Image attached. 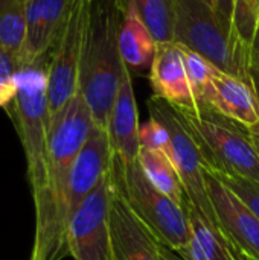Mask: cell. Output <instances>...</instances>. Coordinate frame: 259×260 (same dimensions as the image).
I'll return each mask as SVG.
<instances>
[{"mask_svg": "<svg viewBox=\"0 0 259 260\" xmlns=\"http://www.w3.org/2000/svg\"><path fill=\"white\" fill-rule=\"evenodd\" d=\"M250 73L252 78L259 81V26L250 44Z\"/></svg>", "mask_w": 259, "mask_h": 260, "instance_id": "83f0119b", "label": "cell"}, {"mask_svg": "<svg viewBox=\"0 0 259 260\" xmlns=\"http://www.w3.org/2000/svg\"><path fill=\"white\" fill-rule=\"evenodd\" d=\"M75 0H26V37L21 66L49 64Z\"/></svg>", "mask_w": 259, "mask_h": 260, "instance_id": "30bf717a", "label": "cell"}, {"mask_svg": "<svg viewBox=\"0 0 259 260\" xmlns=\"http://www.w3.org/2000/svg\"><path fill=\"white\" fill-rule=\"evenodd\" d=\"M205 175L221 233L241 253L259 260V218L217 175L206 169Z\"/></svg>", "mask_w": 259, "mask_h": 260, "instance_id": "8fae6325", "label": "cell"}, {"mask_svg": "<svg viewBox=\"0 0 259 260\" xmlns=\"http://www.w3.org/2000/svg\"><path fill=\"white\" fill-rule=\"evenodd\" d=\"M180 46H182V50H183V55H185V64H186L188 76H189L195 99H197L198 105H202V102H200L202 93H203V90H205V87H206L215 66L211 61H208L205 56L197 53L195 50H192V49H189V47H186L183 44H180Z\"/></svg>", "mask_w": 259, "mask_h": 260, "instance_id": "cb8c5ba5", "label": "cell"}, {"mask_svg": "<svg viewBox=\"0 0 259 260\" xmlns=\"http://www.w3.org/2000/svg\"><path fill=\"white\" fill-rule=\"evenodd\" d=\"M110 172L114 187L160 245L174 251L188 245L192 230L186 206L177 204L157 190L145 177L137 160L124 165L113 158Z\"/></svg>", "mask_w": 259, "mask_h": 260, "instance_id": "5b68a950", "label": "cell"}, {"mask_svg": "<svg viewBox=\"0 0 259 260\" xmlns=\"http://www.w3.org/2000/svg\"><path fill=\"white\" fill-rule=\"evenodd\" d=\"M24 37L26 0H0V44L20 55Z\"/></svg>", "mask_w": 259, "mask_h": 260, "instance_id": "44dd1931", "label": "cell"}, {"mask_svg": "<svg viewBox=\"0 0 259 260\" xmlns=\"http://www.w3.org/2000/svg\"><path fill=\"white\" fill-rule=\"evenodd\" d=\"M137 161L148 181L157 190H160L163 195H166L177 204L186 206V193L183 183L176 166L165 152L140 148Z\"/></svg>", "mask_w": 259, "mask_h": 260, "instance_id": "ac0fdd59", "label": "cell"}, {"mask_svg": "<svg viewBox=\"0 0 259 260\" xmlns=\"http://www.w3.org/2000/svg\"><path fill=\"white\" fill-rule=\"evenodd\" d=\"M148 110L151 117L157 119L169 134L168 157L180 175L186 193V201L217 229H220L214 206L208 193L203 155L192 133L182 120L177 108L168 101L153 96L148 101Z\"/></svg>", "mask_w": 259, "mask_h": 260, "instance_id": "52a82bcc", "label": "cell"}, {"mask_svg": "<svg viewBox=\"0 0 259 260\" xmlns=\"http://www.w3.org/2000/svg\"><path fill=\"white\" fill-rule=\"evenodd\" d=\"M139 129V111L133 88V78L130 67L124 64L121 84L107 125L113 158L119 160L124 165L137 160L140 151Z\"/></svg>", "mask_w": 259, "mask_h": 260, "instance_id": "5bb4252c", "label": "cell"}, {"mask_svg": "<svg viewBox=\"0 0 259 260\" xmlns=\"http://www.w3.org/2000/svg\"><path fill=\"white\" fill-rule=\"evenodd\" d=\"M150 82L154 96L176 107H200L185 64V55L179 43H159L150 67Z\"/></svg>", "mask_w": 259, "mask_h": 260, "instance_id": "9a60e30c", "label": "cell"}, {"mask_svg": "<svg viewBox=\"0 0 259 260\" xmlns=\"http://www.w3.org/2000/svg\"><path fill=\"white\" fill-rule=\"evenodd\" d=\"M205 2H206V3H209L211 6H214V8L218 11V8H217V0H205Z\"/></svg>", "mask_w": 259, "mask_h": 260, "instance_id": "836d02e7", "label": "cell"}, {"mask_svg": "<svg viewBox=\"0 0 259 260\" xmlns=\"http://www.w3.org/2000/svg\"><path fill=\"white\" fill-rule=\"evenodd\" d=\"M31 260H40V257H38V254H35V253L32 251V254H31Z\"/></svg>", "mask_w": 259, "mask_h": 260, "instance_id": "e575fe53", "label": "cell"}, {"mask_svg": "<svg viewBox=\"0 0 259 260\" xmlns=\"http://www.w3.org/2000/svg\"><path fill=\"white\" fill-rule=\"evenodd\" d=\"M137 14L159 43L174 41V0H131Z\"/></svg>", "mask_w": 259, "mask_h": 260, "instance_id": "ffe728a7", "label": "cell"}, {"mask_svg": "<svg viewBox=\"0 0 259 260\" xmlns=\"http://www.w3.org/2000/svg\"><path fill=\"white\" fill-rule=\"evenodd\" d=\"M110 225L114 260H162L159 241L139 221L116 187L110 212Z\"/></svg>", "mask_w": 259, "mask_h": 260, "instance_id": "2e32d148", "label": "cell"}, {"mask_svg": "<svg viewBox=\"0 0 259 260\" xmlns=\"http://www.w3.org/2000/svg\"><path fill=\"white\" fill-rule=\"evenodd\" d=\"M114 195L111 172L72 215L67 233V254L73 260H114L110 212Z\"/></svg>", "mask_w": 259, "mask_h": 260, "instance_id": "ba28073f", "label": "cell"}, {"mask_svg": "<svg viewBox=\"0 0 259 260\" xmlns=\"http://www.w3.org/2000/svg\"><path fill=\"white\" fill-rule=\"evenodd\" d=\"M47 67L49 64L21 66L15 78L17 91L12 101L34 201L44 192L47 172Z\"/></svg>", "mask_w": 259, "mask_h": 260, "instance_id": "8992f818", "label": "cell"}, {"mask_svg": "<svg viewBox=\"0 0 259 260\" xmlns=\"http://www.w3.org/2000/svg\"><path fill=\"white\" fill-rule=\"evenodd\" d=\"M156 47L157 41L154 40L147 24L142 21L134 3L131 0H127L119 35V49L122 59L131 69H145L148 66L151 67Z\"/></svg>", "mask_w": 259, "mask_h": 260, "instance_id": "e0dca14e", "label": "cell"}, {"mask_svg": "<svg viewBox=\"0 0 259 260\" xmlns=\"http://www.w3.org/2000/svg\"><path fill=\"white\" fill-rule=\"evenodd\" d=\"M20 69L18 55L0 44V108L12 104L17 91L15 78Z\"/></svg>", "mask_w": 259, "mask_h": 260, "instance_id": "603a6c76", "label": "cell"}, {"mask_svg": "<svg viewBox=\"0 0 259 260\" xmlns=\"http://www.w3.org/2000/svg\"><path fill=\"white\" fill-rule=\"evenodd\" d=\"M177 253H179V256H182L185 260H211L209 256H208V253L205 251L203 245L200 244V241L195 238L194 233H192V238L188 242V245L183 247Z\"/></svg>", "mask_w": 259, "mask_h": 260, "instance_id": "4316f807", "label": "cell"}, {"mask_svg": "<svg viewBox=\"0 0 259 260\" xmlns=\"http://www.w3.org/2000/svg\"><path fill=\"white\" fill-rule=\"evenodd\" d=\"M208 171V169H206ZM212 172V171H209ZM234 193H237L241 201L259 218V183L255 180L241 177V175H226V174H215Z\"/></svg>", "mask_w": 259, "mask_h": 260, "instance_id": "d4e9b609", "label": "cell"}, {"mask_svg": "<svg viewBox=\"0 0 259 260\" xmlns=\"http://www.w3.org/2000/svg\"><path fill=\"white\" fill-rule=\"evenodd\" d=\"M174 43L183 44L217 69L250 84V46L205 0H174Z\"/></svg>", "mask_w": 259, "mask_h": 260, "instance_id": "3957f363", "label": "cell"}, {"mask_svg": "<svg viewBox=\"0 0 259 260\" xmlns=\"http://www.w3.org/2000/svg\"><path fill=\"white\" fill-rule=\"evenodd\" d=\"M125 3L127 0H90L89 6L78 90L92 111L95 126L104 129L125 64L119 49Z\"/></svg>", "mask_w": 259, "mask_h": 260, "instance_id": "7a4b0ae2", "label": "cell"}, {"mask_svg": "<svg viewBox=\"0 0 259 260\" xmlns=\"http://www.w3.org/2000/svg\"><path fill=\"white\" fill-rule=\"evenodd\" d=\"M188 218L191 224V230L195 238L203 245L211 260H241L237 247L217 229L209 219H206L195 207H192L186 201Z\"/></svg>", "mask_w": 259, "mask_h": 260, "instance_id": "d6986e66", "label": "cell"}, {"mask_svg": "<svg viewBox=\"0 0 259 260\" xmlns=\"http://www.w3.org/2000/svg\"><path fill=\"white\" fill-rule=\"evenodd\" d=\"M139 142L140 148L162 151L168 155L169 151V134L166 128L154 117H150L148 122L140 125L139 129Z\"/></svg>", "mask_w": 259, "mask_h": 260, "instance_id": "484cf974", "label": "cell"}, {"mask_svg": "<svg viewBox=\"0 0 259 260\" xmlns=\"http://www.w3.org/2000/svg\"><path fill=\"white\" fill-rule=\"evenodd\" d=\"M111 163L113 151L108 133L104 128L95 126L70 169L66 192V215L69 221L82 201L110 172Z\"/></svg>", "mask_w": 259, "mask_h": 260, "instance_id": "7c38bea8", "label": "cell"}, {"mask_svg": "<svg viewBox=\"0 0 259 260\" xmlns=\"http://www.w3.org/2000/svg\"><path fill=\"white\" fill-rule=\"evenodd\" d=\"M246 134L252 143V146L255 148L256 154L259 155V123L255 126H250V128H246Z\"/></svg>", "mask_w": 259, "mask_h": 260, "instance_id": "f546056e", "label": "cell"}, {"mask_svg": "<svg viewBox=\"0 0 259 260\" xmlns=\"http://www.w3.org/2000/svg\"><path fill=\"white\" fill-rule=\"evenodd\" d=\"M218 14L223 17V20L234 27L232 24V15H234V0H217Z\"/></svg>", "mask_w": 259, "mask_h": 260, "instance_id": "f1b7e54d", "label": "cell"}, {"mask_svg": "<svg viewBox=\"0 0 259 260\" xmlns=\"http://www.w3.org/2000/svg\"><path fill=\"white\" fill-rule=\"evenodd\" d=\"M160 257L162 260H185L182 256H179L177 251H174L168 247H163V245H160Z\"/></svg>", "mask_w": 259, "mask_h": 260, "instance_id": "4dcf8cb0", "label": "cell"}, {"mask_svg": "<svg viewBox=\"0 0 259 260\" xmlns=\"http://www.w3.org/2000/svg\"><path fill=\"white\" fill-rule=\"evenodd\" d=\"M237 250H238V248H237ZM238 254H240V259L241 260H258V259H255V257H250V256L244 254V253H241L240 250H238Z\"/></svg>", "mask_w": 259, "mask_h": 260, "instance_id": "1f68e13d", "label": "cell"}, {"mask_svg": "<svg viewBox=\"0 0 259 260\" xmlns=\"http://www.w3.org/2000/svg\"><path fill=\"white\" fill-rule=\"evenodd\" d=\"M95 128L92 111L78 90L49 125L46 186L34 201L37 230L32 251L40 260H61L67 254L66 192L70 169Z\"/></svg>", "mask_w": 259, "mask_h": 260, "instance_id": "6da1fadb", "label": "cell"}, {"mask_svg": "<svg viewBox=\"0 0 259 260\" xmlns=\"http://www.w3.org/2000/svg\"><path fill=\"white\" fill-rule=\"evenodd\" d=\"M232 24L246 44H252L259 26V0H234Z\"/></svg>", "mask_w": 259, "mask_h": 260, "instance_id": "7402d4cb", "label": "cell"}, {"mask_svg": "<svg viewBox=\"0 0 259 260\" xmlns=\"http://www.w3.org/2000/svg\"><path fill=\"white\" fill-rule=\"evenodd\" d=\"M252 81H253V87H255V90H256V93H258V98H259V81L258 79H255V78H252Z\"/></svg>", "mask_w": 259, "mask_h": 260, "instance_id": "d6a6232c", "label": "cell"}, {"mask_svg": "<svg viewBox=\"0 0 259 260\" xmlns=\"http://www.w3.org/2000/svg\"><path fill=\"white\" fill-rule=\"evenodd\" d=\"M90 0H75L47 67L49 125L78 91Z\"/></svg>", "mask_w": 259, "mask_h": 260, "instance_id": "9c48e42d", "label": "cell"}, {"mask_svg": "<svg viewBox=\"0 0 259 260\" xmlns=\"http://www.w3.org/2000/svg\"><path fill=\"white\" fill-rule=\"evenodd\" d=\"M176 108L200 148L205 169L215 174L241 175L259 183V155L244 126L205 105Z\"/></svg>", "mask_w": 259, "mask_h": 260, "instance_id": "277c9868", "label": "cell"}, {"mask_svg": "<svg viewBox=\"0 0 259 260\" xmlns=\"http://www.w3.org/2000/svg\"><path fill=\"white\" fill-rule=\"evenodd\" d=\"M200 102L244 128L259 123V98L253 84L217 67L212 70Z\"/></svg>", "mask_w": 259, "mask_h": 260, "instance_id": "4fadbf2b", "label": "cell"}]
</instances>
